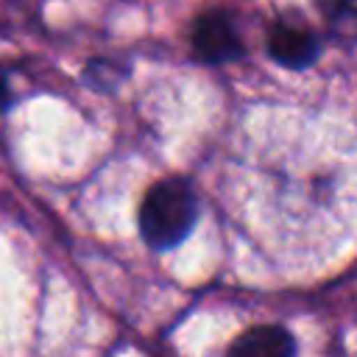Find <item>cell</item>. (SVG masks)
Instances as JSON below:
<instances>
[{
  "label": "cell",
  "mask_w": 357,
  "mask_h": 357,
  "mask_svg": "<svg viewBox=\"0 0 357 357\" xmlns=\"http://www.w3.org/2000/svg\"><path fill=\"white\" fill-rule=\"evenodd\" d=\"M226 357H296V340L279 324L251 326L229 343Z\"/></svg>",
  "instance_id": "4"
},
{
  "label": "cell",
  "mask_w": 357,
  "mask_h": 357,
  "mask_svg": "<svg viewBox=\"0 0 357 357\" xmlns=\"http://www.w3.org/2000/svg\"><path fill=\"white\" fill-rule=\"evenodd\" d=\"M268 53L287 70H304L318 59V39L304 25L279 20L268 31Z\"/></svg>",
  "instance_id": "3"
},
{
  "label": "cell",
  "mask_w": 357,
  "mask_h": 357,
  "mask_svg": "<svg viewBox=\"0 0 357 357\" xmlns=\"http://www.w3.org/2000/svg\"><path fill=\"white\" fill-rule=\"evenodd\" d=\"M8 106V84H6V75L0 73V112Z\"/></svg>",
  "instance_id": "6"
},
{
  "label": "cell",
  "mask_w": 357,
  "mask_h": 357,
  "mask_svg": "<svg viewBox=\"0 0 357 357\" xmlns=\"http://www.w3.org/2000/svg\"><path fill=\"white\" fill-rule=\"evenodd\" d=\"M324 20L337 33H354L357 31V0H315Z\"/></svg>",
  "instance_id": "5"
},
{
  "label": "cell",
  "mask_w": 357,
  "mask_h": 357,
  "mask_svg": "<svg viewBox=\"0 0 357 357\" xmlns=\"http://www.w3.org/2000/svg\"><path fill=\"white\" fill-rule=\"evenodd\" d=\"M192 53L206 64H223L243 56L240 36L223 11H206L192 25Z\"/></svg>",
  "instance_id": "2"
},
{
  "label": "cell",
  "mask_w": 357,
  "mask_h": 357,
  "mask_svg": "<svg viewBox=\"0 0 357 357\" xmlns=\"http://www.w3.org/2000/svg\"><path fill=\"white\" fill-rule=\"evenodd\" d=\"M195 218V190L184 178H162L139 204V234L151 248H173L190 234Z\"/></svg>",
  "instance_id": "1"
}]
</instances>
